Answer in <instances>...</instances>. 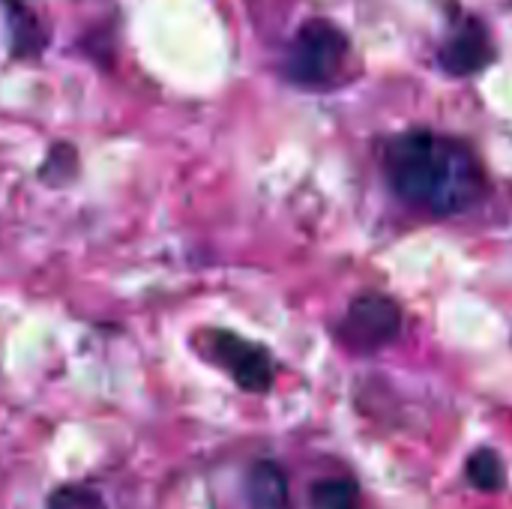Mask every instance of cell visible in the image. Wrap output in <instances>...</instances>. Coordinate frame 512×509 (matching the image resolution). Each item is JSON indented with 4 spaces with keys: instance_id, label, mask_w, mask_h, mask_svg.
Here are the masks:
<instances>
[{
    "instance_id": "6da1fadb",
    "label": "cell",
    "mask_w": 512,
    "mask_h": 509,
    "mask_svg": "<svg viewBox=\"0 0 512 509\" xmlns=\"http://www.w3.org/2000/svg\"><path fill=\"white\" fill-rule=\"evenodd\" d=\"M384 174L393 192L432 216H456L486 195L477 153L453 135L411 129L384 147Z\"/></svg>"
},
{
    "instance_id": "7a4b0ae2",
    "label": "cell",
    "mask_w": 512,
    "mask_h": 509,
    "mask_svg": "<svg viewBox=\"0 0 512 509\" xmlns=\"http://www.w3.org/2000/svg\"><path fill=\"white\" fill-rule=\"evenodd\" d=\"M348 60V39L330 21H306L294 36V45L285 57V75L312 90H327L339 84Z\"/></svg>"
},
{
    "instance_id": "3957f363",
    "label": "cell",
    "mask_w": 512,
    "mask_h": 509,
    "mask_svg": "<svg viewBox=\"0 0 512 509\" xmlns=\"http://www.w3.org/2000/svg\"><path fill=\"white\" fill-rule=\"evenodd\" d=\"M402 333V309L396 300L384 297V294H363L357 297L348 312L345 321L339 327V339L360 354H372L387 348L390 342H396Z\"/></svg>"
},
{
    "instance_id": "277c9868",
    "label": "cell",
    "mask_w": 512,
    "mask_h": 509,
    "mask_svg": "<svg viewBox=\"0 0 512 509\" xmlns=\"http://www.w3.org/2000/svg\"><path fill=\"white\" fill-rule=\"evenodd\" d=\"M207 354L237 381L240 390L267 393L273 387V357L267 354V348L237 333L213 330L207 333Z\"/></svg>"
},
{
    "instance_id": "5b68a950",
    "label": "cell",
    "mask_w": 512,
    "mask_h": 509,
    "mask_svg": "<svg viewBox=\"0 0 512 509\" xmlns=\"http://www.w3.org/2000/svg\"><path fill=\"white\" fill-rule=\"evenodd\" d=\"M441 66L450 75H474L492 63V39L477 18H462L438 51Z\"/></svg>"
},
{
    "instance_id": "8992f818",
    "label": "cell",
    "mask_w": 512,
    "mask_h": 509,
    "mask_svg": "<svg viewBox=\"0 0 512 509\" xmlns=\"http://www.w3.org/2000/svg\"><path fill=\"white\" fill-rule=\"evenodd\" d=\"M243 492H246V504L249 509H288V477L282 471V465H276L273 459H261L246 471L243 480Z\"/></svg>"
},
{
    "instance_id": "52a82bcc",
    "label": "cell",
    "mask_w": 512,
    "mask_h": 509,
    "mask_svg": "<svg viewBox=\"0 0 512 509\" xmlns=\"http://www.w3.org/2000/svg\"><path fill=\"white\" fill-rule=\"evenodd\" d=\"M312 509H360V486L351 477H324L309 492Z\"/></svg>"
},
{
    "instance_id": "ba28073f",
    "label": "cell",
    "mask_w": 512,
    "mask_h": 509,
    "mask_svg": "<svg viewBox=\"0 0 512 509\" xmlns=\"http://www.w3.org/2000/svg\"><path fill=\"white\" fill-rule=\"evenodd\" d=\"M465 474H468V483L474 489H480V492H498L507 483L504 459L492 447H483V450L471 453V459L465 465Z\"/></svg>"
},
{
    "instance_id": "9c48e42d",
    "label": "cell",
    "mask_w": 512,
    "mask_h": 509,
    "mask_svg": "<svg viewBox=\"0 0 512 509\" xmlns=\"http://www.w3.org/2000/svg\"><path fill=\"white\" fill-rule=\"evenodd\" d=\"M45 509H108V504L93 486L69 483V486H60L48 495Z\"/></svg>"
},
{
    "instance_id": "30bf717a",
    "label": "cell",
    "mask_w": 512,
    "mask_h": 509,
    "mask_svg": "<svg viewBox=\"0 0 512 509\" xmlns=\"http://www.w3.org/2000/svg\"><path fill=\"white\" fill-rule=\"evenodd\" d=\"M57 171H60V183L75 174V150H72V144H57L48 153V159L42 162V180L54 183V174Z\"/></svg>"
},
{
    "instance_id": "8fae6325",
    "label": "cell",
    "mask_w": 512,
    "mask_h": 509,
    "mask_svg": "<svg viewBox=\"0 0 512 509\" xmlns=\"http://www.w3.org/2000/svg\"><path fill=\"white\" fill-rule=\"evenodd\" d=\"M6 3H24V0H6Z\"/></svg>"
}]
</instances>
